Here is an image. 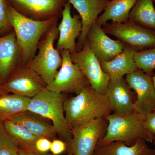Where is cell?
<instances>
[{
	"label": "cell",
	"instance_id": "1",
	"mask_svg": "<svg viewBox=\"0 0 155 155\" xmlns=\"http://www.w3.org/2000/svg\"><path fill=\"white\" fill-rule=\"evenodd\" d=\"M64 110L71 130L93 120L105 118L113 111L107 94L98 93L90 84L75 96L64 100Z\"/></svg>",
	"mask_w": 155,
	"mask_h": 155
},
{
	"label": "cell",
	"instance_id": "2",
	"mask_svg": "<svg viewBox=\"0 0 155 155\" xmlns=\"http://www.w3.org/2000/svg\"><path fill=\"white\" fill-rule=\"evenodd\" d=\"M6 12L21 49V64H27L35 56L41 37L57 22V18L35 20L19 13L8 1Z\"/></svg>",
	"mask_w": 155,
	"mask_h": 155
},
{
	"label": "cell",
	"instance_id": "3",
	"mask_svg": "<svg viewBox=\"0 0 155 155\" xmlns=\"http://www.w3.org/2000/svg\"><path fill=\"white\" fill-rule=\"evenodd\" d=\"M145 116L137 113L126 115L116 114L108 115L105 117L107 122L106 133L97 145L119 141L131 146L141 139L152 143L154 136L145 126Z\"/></svg>",
	"mask_w": 155,
	"mask_h": 155
},
{
	"label": "cell",
	"instance_id": "4",
	"mask_svg": "<svg viewBox=\"0 0 155 155\" xmlns=\"http://www.w3.org/2000/svg\"><path fill=\"white\" fill-rule=\"evenodd\" d=\"M64 101L62 93L46 88L31 98L28 110L51 121L57 134L69 142L72 134L65 117Z\"/></svg>",
	"mask_w": 155,
	"mask_h": 155
},
{
	"label": "cell",
	"instance_id": "5",
	"mask_svg": "<svg viewBox=\"0 0 155 155\" xmlns=\"http://www.w3.org/2000/svg\"><path fill=\"white\" fill-rule=\"evenodd\" d=\"M58 34L56 22L47 31L45 38L39 44L38 54L26 64L47 85L54 79L63 61L61 52L54 47Z\"/></svg>",
	"mask_w": 155,
	"mask_h": 155
},
{
	"label": "cell",
	"instance_id": "6",
	"mask_svg": "<svg viewBox=\"0 0 155 155\" xmlns=\"http://www.w3.org/2000/svg\"><path fill=\"white\" fill-rule=\"evenodd\" d=\"M103 27L106 34L116 37L125 46L137 51L155 48V31L129 19L123 23H107Z\"/></svg>",
	"mask_w": 155,
	"mask_h": 155
},
{
	"label": "cell",
	"instance_id": "7",
	"mask_svg": "<svg viewBox=\"0 0 155 155\" xmlns=\"http://www.w3.org/2000/svg\"><path fill=\"white\" fill-rule=\"evenodd\" d=\"M63 61L54 80L46 88L57 92L78 94L90 85L89 81L77 64L72 62L68 51L61 52Z\"/></svg>",
	"mask_w": 155,
	"mask_h": 155
},
{
	"label": "cell",
	"instance_id": "8",
	"mask_svg": "<svg viewBox=\"0 0 155 155\" xmlns=\"http://www.w3.org/2000/svg\"><path fill=\"white\" fill-rule=\"evenodd\" d=\"M70 57L72 62L78 65L86 76L92 88L100 94H107L110 77L103 71L87 39L82 49L79 51L70 53Z\"/></svg>",
	"mask_w": 155,
	"mask_h": 155
},
{
	"label": "cell",
	"instance_id": "9",
	"mask_svg": "<svg viewBox=\"0 0 155 155\" xmlns=\"http://www.w3.org/2000/svg\"><path fill=\"white\" fill-rule=\"evenodd\" d=\"M47 86L42 78L27 64H20L3 82L2 87L8 93L31 98Z\"/></svg>",
	"mask_w": 155,
	"mask_h": 155
},
{
	"label": "cell",
	"instance_id": "10",
	"mask_svg": "<svg viewBox=\"0 0 155 155\" xmlns=\"http://www.w3.org/2000/svg\"><path fill=\"white\" fill-rule=\"evenodd\" d=\"M107 125L105 118L93 120L72 129L69 141L73 155H93Z\"/></svg>",
	"mask_w": 155,
	"mask_h": 155
},
{
	"label": "cell",
	"instance_id": "11",
	"mask_svg": "<svg viewBox=\"0 0 155 155\" xmlns=\"http://www.w3.org/2000/svg\"><path fill=\"white\" fill-rule=\"evenodd\" d=\"M125 80L136 95V113L146 116L155 110V90L152 76L140 69L126 75Z\"/></svg>",
	"mask_w": 155,
	"mask_h": 155
},
{
	"label": "cell",
	"instance_id": "12",
	"mask_svg": "<svg viewBox=\"0 0 155 155\" xmlns=\"http://www.w3.org/2000/svg\"><path fill=\"white\" fill-rule=\"evenodd\" d=\"M15 10L27 17L45 20L62 16L67 0H7Z\"/></svg>",
	"mask_w": 155,
	"mask_h": 155
},
{
	"label": "cell",
	"instance_id": "13",
	"mask_svg": "<svg viewBox=\"0 0 155 155\" xmlns=\"http://www.w3.org/2000/svg\"><path fill=\"white\" fill-rule=\"evenodd\" d=\"M96 22L89 29L86 38L100 62H108L122 52L125 45L120 41L110 38Z\"/></svg>",
	"mask_w": 155,
	"mask_h": 155
},
{
	"label": "cell",
	"instance_id": "14",
	"mask_svg": "<svg viewBox=\"0 0 155 155\" xmlns=\"http://www.w3.org/2000/svg\"><path fill=\"white\" fill-rule=\"evenodd\" d=\"M71 5L67 2L62 13V19L58 25L59 39L56 49L61 52L68 51L70 53L76 51V39L78 38L82 30V22L79 15L71 13Z\"/></svg>",
	"mask_w": 155,
	"mask_h": 155
},
{
	"label": "cell",
	"instance_id": "15",
	"mask_svg": "<svg viewBox=\"0 0 155 155\" xmlns=\"http://www.w3.org/2000/svg\"><path fill=\"white\" fill-rule=\"evenodd\" d=\"M134 93L124 77L110 80L107 95L114 114L126 115L136 113Z\"/></svg>",
	"mask_w": 155,
	"mask_h": 155
},
{
	"label": "cell",
	"instance_id": "16",
	"mask_svg": "<svg viewBox=\"0 0 155 155\" xmlns=\"http://www.w3.org/2000/svg\"><path fill=\"white\" fill-rule=\"evenodd\" d=\"M110 0H67L77 10L82 22V30L76 45V51L83 47L89 29L104 11Z\"/></svg>",
	"mask_w": 155,
	"mask_h": 155
},
{
	"label": "cell",
	"instance_id": "17",
	"mask_svg": "<svg viewBox=\"0 0 155 155\" xmlns=\"http://www.w3.org/2000/svg\"><path fill=\"white\" fill-rule=\"evenodd\" d=\"M21 49L14 31L0 36V78L3 82L21 64Z\"/></svg>",
	"mask_w": 155,
	"mask_h": 155
},
{
	"label": "cell",
	"instance_id": "18",
	"mask_svg": "<svg viewBox=\"0 0 155 155\" xmlns=\"http://www.w3.org/2000/svg\"><path fill=\"white\" fill-rule=\"evenodd\" d=\"M137 51L125 46L122 52L108 62H100L103 71L108 75L110 80L124 77L138 70L134 61Z\"/></svg>",
	"mask_w": 155,
	"mask_h": 155
},
{
	"label": "cell",
	"instance_id": "19",
	"mask_svg": "<svg viewBox=\"0 0 155 155\" xmlns=\"http://www.w3.org/2000/svg\"><path fill=\"white\" fill-rule=\"evenodd\" d=\"M9 120L21 124L31 133L40 137L53 138L57 134L52 123L50 122L51 121L28 110L12 117Z\"/></svg>",
	"mask_w": 155,
	"mask_h": 155
},
{
	"label": "cell",
	"instance_id": "20",
	"mask_svg": "<svg viewBox=\"0 0 155 155\" xmlns=\"http://www.w3.org/2000/svg\"><path fill=\"white\" fill-rule=\"evenodd\" d=\"M93 155H155V149L148 146L144 140H139L131 146L116 141L97 145Z\"/></svg>",
	"mask_w": 155,
	"mask_h": 155
},
{
	"label": "cell",
	"instance_id": "21",
	"mask_svg": "<svg viewBox=\"0 0 155 155\" xmlns=\"http://www.w3.org/2000/svg\"><path fill=\"white\" fill-rule=\"evenodd\" d=\"M137 0H110L104 13L99 16L96 22L101 26L109 20L123 23L129 19L130 11Z\"/></svg>",
	"mask_w": 155,
	"mask_h": 155
},
{
	"label": "cell",
	"instance_id": "22",
	"mask_svg": "<svg viewBox=\"0 0 155 155\" xmlns=\"http://www.w3.org/2000/svg\"><path fill=\"white\" fill-rule=\"evenodd\" d=\"M30 100L31 98L14 94L0 95V122L4 123L28 110Z\"/></svg>",
	"mask_w": 155,
	"mask_h": 155
},
{
	"label": "cell",
	"instance_id": "23",
	"mask_svg": "<svg viewBox=\"0 0 155 155\" xmlns=\"http://www.w3.org/2000/svg\"><path fill=\"white\" fill-rule=\"evenodd\" d=\"M153 0H137L130 11L129 20L155 31V8Z\"/></svg>",
	"mask_w": 155,
	"mask_h": 155
},
{
	"label": "cell",
	"instance_id": "24",
	"mask_svg": "<svg viewBox=\"0 0 155 155\" xmlns=\"http://www.w3.org/2000/svg\"><path fill=\"white\" fill-rule=\"evenodd\" d=\"M5 128L19 146V148L35 147L36 140L40 137L30 132L24 126L8 120L4 122Z\"/></svg>",
	"mask_w": 155,
	"mask_h": 155
},
{
	"label": "cell",
	"instance_id": "25",
	"mask_svg": "<svg viewBox=\"0 0 155 155\" xmlns=\"http://www.w3.org/2000/svg\"><path fill=\"white\" fill-rule=\"evenodd\" d=\"M134 61L139 69L150 76L154 75L155 48L137 52L134 55Z\"/></svg>",
	"mask_w": 155,
	"mask_h": 155
},
{
	"label": "cell",
	"instance_id": "26",
	"mask_svg": "<svg viewBox=\"0 0 155 155\" xmlns=\"http://www.w3.org/2000/svg\"><path fill=\"white\" fill-rule=\"evenodd\" d=\"M7 0H0V36L9 33L12 28L7 18Z\"/></svg>",
	"mask_w": 155,
	"mask_h": 155
},
{
	"label": "cell",
	"instance_id": "27",
	"mask_svg": "<svg viewBox=\"0 0 155 155\" xmlns=\"http://www.w3.org/2000/svg\"><path fill=\"white\" fill-rule=\"evenodd\" d=\"M5 148L18 149L19 147L17 142L7 132L4 123L0 122V150Z\"/></svg>",
	"mask_w": 155,
	"mask_h": 155
},
{
	"label": "cell",
	"instance_id": "28",
	"mask_svg": "<svg viewBox=\"0 0 155 155\" xmlns=\"http://www.w3.org/2000/svg\"><path fill=\"white\" fill-rule=\"evenodd\" d=\"M51 141L48 138L45 137L39 138L35 142V148L41 153H47L50 150Z\"/></svg>",
	"mask_w": 155,
	"mask_h": 155
},
{
	"label": "cell",
	"instance_id": "29",
	"mask_svg": "<svg viewBox=\"0 0 155 155\" xmlns=\"http://www.w3.org/2000/svg\"><path fill=\"white\" fill-rule=\"evenodd\" d=\"M67 145L66 143L60 140L54 139L51 142L50 150L54 155H58L66 150Z\"/></svg>",
	"mask_w": 155,
	"mask_h": 155
},
{
	"label": "cell",
	"instance_id": "30",
	"mask_svg": "<svg viewBox=\"0 0 155 155\" xmlns=\"http://www.w3.org/2000/svg\"><path fill=\"white\" fill-rule=\"evenodd\" d=\"M144 125L150 133L155 135V111L145 116Z\"/></svg>",
	"mask_w": 155,
	"mask_h": 155
},
{
	"label": "cell",
	"instance_id": "31",
	"mask_svg": "<svg viewBox=\"0 0 155 155\" xmlns=\"http://www.w3.org/2000/svg\"><path fill=\"white\" fill-rule=\"evenodd\" d=\"M19 155H54L47 153H41L38 151L35 147H19L18 149Z\"/></svg>",
	"mask_w": 155,
	"mask_h": 155
},
{
	"label": "cell",
	"instance_id": "32",
	"mask_svg": "<svg viewBox=\"0 0 155 155\" xmlns=\"http://www.w3.org/2000/svg\"><path fill=\"white\" fill-rule=\"evenodd\" d=\"M18 149L13 148H5L0 150V155H19Z\"/></svg>",
	"mask_w": 155,
	"mask_h": 155
},
{
	"label": "cell",
	"instance_id": "33",
	"mask_svg": "<svg viewBox=\"0 0 155 155\" xmlns=\"http://www.w3.org/2000/svg\"><path fill=\"white\" fill-rule=\"evenodd\" d=\"M3 82V80H2V78H0V95L6 94H8V92L5 91L4 90L2 87V84Z\"/></svg>",
	"mask_w": 155,
	"mask_h": 155
},
{
	"label": "cell",
	"instance_id": "34",
	"mask_svg": "<svg viewBox=\"0 0 155 155\" xmlns=\"http://www.w3.org/2000/svg\"><path fill=\"white\" fill-rule=\"evenodd\" d=\"M153 83L154 87L155 90V75L152 76Z\"/></svg>",
	"mask_w": 155,
	"mask_h": 155
},
{
	"label": "cell",
	"instance_id": "35",
	"mask_svg": "<svg viewBox=\"0 0 155 155\" xmlns=\"http://www.w3.org/2000/svg\"><path fill=\"white\" fill-rule=\"evenodd\" d=\"M153 144L155 145V135H154V136L153 137Z\"/></svg>",
	"mask_w": 155,
	"mask_h": 155
},
{
	"label": "cell",
	"instance_id": "36",
	"mask_svg": "<svg viewBox=\"0 0 155 155\" xmlns=\"http://www.w3.org/2000/svg\"><path fill=\"white\" fill-rule=\"evenodd\" d=\"M153 2L154 3H155V0H153Z\"/></svg>",
	"mask_w": 155,
	"mask_h": 155
},
{
	"label": "cell",
	"instance_id": "37",
	"mask_svg": "<svg viewBox=\"0 0 155 155\" xmlns=\"http://www.w3.org/2000/svg\"><path fill=\"white\" fill-rule=\"evenodd\" d=\"M69 155H73V154H72L71 153H70V154H69Z\"/></svg>",
	"mask_w": 155,
	"mask_h": 155
},
{
	"label": "cell",
	"instance_id": "38",
	"mask_svg": "<svg viewBox=\"0 0 155 155\" xmlns=\"http://www.w3.org/2000/svg\"></svg>",
	"mask_w": 155,
	"mask_h": 155
}]
</instances>
